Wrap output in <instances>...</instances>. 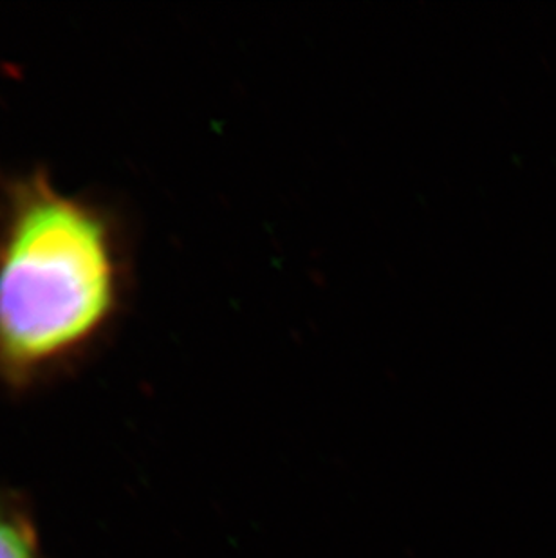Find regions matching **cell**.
<instances>
[{
    "instance_id": "7a4b0ae2",
    "label": "cell",
    "mask_w": 556,
    "mask_h": 558,
    "mask_svg": "<svg viewBox=\"0 0 556 558\" xmlns=\"http://www.w3.org/2000/svg\"><path fill=\"white\" fill-rule=\"evenodd\" d=\"M0 558H48L37 522L19 494H0Z\"/></svg>"
},
{
    "instance_id": "6da1fadb",
    "label": "cell",
    "mask_w": 556,
    "mask_h": 558,
    "mask_svg": "<svg viewBox=\"0 0 556 558\" xmlns=\"http://www.w3.org/2000/svg\"><path fill=\"white\" fill-rule=\"evenodd\" d=\"M106 230L93 214L35 189L0 266V365L22 381L78 345L112 304Z\"/></svg>"
}]
</instances>
